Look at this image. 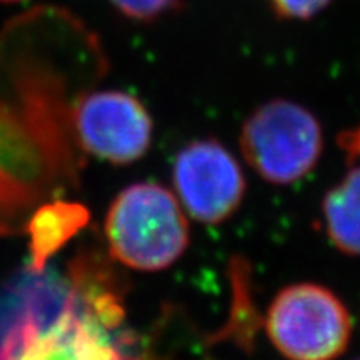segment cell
I'll list each match as a JSON object with an SVG mask.
<instances>
[{"mask_svg": "<svg viewBox=\"0 0 360 360\" xmlns=\"http://www.w3.org/2000/svg\"><path fill=\"white\" fill-rule=\"evenodd\" d=\"M0 312V360H142L132 335L92 314L69 277L30 269Z\"/></svg>", "mask_w": 360, "mask_h": 360, "instance_id": "cell-1", "label": "cell"}, {"mask_svg": "<svg viewBox=\"0 0 360 360\" xmlns=\"http://www.w3.org/2000/svg\"><path fill=\"white\" fill-rule=\"evenodd\" d=\"M103 233L109 257L141 272L169 269L191 242L177 195L155 182L125 187L107 210Z\"/></svg>", "mask_w": 360, "mask_h": 360, "instance_id": "cell-2", "label": "cell"}, {"mask_svg": "<svg viewBox=\"0 0 360 360\" xmlns=\"http://www.w3.org/2000/svg\"><path fill=\"white\" fill-rule=\"evenodd\" d=\"M238 142L259 177L272 186H290L317 165L323 134L317 117L304 105L272 98L247 117Z\"/></svg>", "mask_w": 360, "mask_h": 360, "instance_id": "cell-3", "label": "cell"}, {"mask_svg": "<svg viewBox=\"0 0 360 360\" xmlns=\"http://www.w3.org/2000/svg\"><path fill=\"white\" fill-rule=\"evenodd\" d=\"M269 340L289 360H335L347 349L352 321L327 287L292 283L274 297L265 317Z\"/></svg>", "mask_w": 360, "mask_h": 360, "instance_id": "cell-4", "label": "cell"}, {"mask_svg": "<svg viewBox=\"0 0 360 360\" xmlns=\"http://www.w3.org/2000/svg\"><path fill=\"white\" fill-rule=\"evenodd\" d=\"M72 125L82 152L115 165H127L147 154L154 124L146 105L122 90L82 94Z\"/></svg>", "mask_w": 360, "mask_h": 360, "instance_id": "cell-5", "label": "cell"}, {"mask_svg": "<svg viewBox=\"0 0 360 360\" xmlns=\"http://www.w3.org/2000/svg\"><path fill=\"white\" fill-rule=\"evenodd\" d=\"M174 187L180 205L205 225L231 219L245 195L240 165L217 139H199L175 155Z\"/></svg>", "mask_w": 360, "mask_h": 360, "instance_id": "cell-6", "label": "cell"}, {"mask_svg": "<svg viewBox=\"0 0 360 360\" xmlns=\"http://www.w3.org/2000/svg\"><path fill=\"white\" fill-rule=\"evenodd\" d=\"M90 214L79 202L53 200L44 204L27 222L30 269L44 270L49 259L89 224Z\"/></svg>", "mask_w": 360, "mask_h": 360, "instance_id": "cell-7", "label": "cell"}, {"mask_svg": "<svg viewBox=\"0 0 360 360\" xmlns=\"http://www.w3.org/2000/svg\"><path fill=\"white\" fill-rule=\"evenodd\" d=\"M322 224L337 250L360 257V165H349V172L323 195Z\"/></svg>", "mask_w": 360, "mask_h": 360, "instance_id": "cell-8", "label": "cell"}, {"mask_svg": "<svg viewBox=\"0 0 360 360\" xmlns=\"http://www.w3.org/2000/svg\"><path fill=\"white\" fill-rule=\"evenodd\" d=\"M231 277L233 283V309L229 326L222 334L237 337L240 345H250L252 332L259 326L255 305L250 294V269L244 259H233L231 264Z\"/></svg>", "mask_w": 360, "mask_h": 360, "instance_id": "cell-9", "label": "cell"}, {"mask_svg": "<svg viewBox=\"0 0 360 360\" xmlns=\"http://www.w3.org/2000/svg\"><path fill=\"white\" fill-rule=\"evenodd\" d=\"M130 20L154 22L182 8L184 0H109Z\"/></svg>", "mask_w": 360, "mask_h": 360, "instance_id": "cell-10", "label": "cell"}, {"mask_svg": "<svg viewBox=\"0 0 360 360\" xmlns=\"http://www.w3.org/2000/svg\"><path fill=\"white\" fill-rule=\"evenodd\" d=\"M278 19L307 20L321 13L332 0H267Z\"/></svg>", "mask_w": 360, "mask_h": 360, "instance_id": "cell-11", "label": "cell"}, {"mask_svg": "<svg viewBox=\"0 0 360 360\" xmlns=\"http://www.w3.org/2000/svg\"><path fill=\"white\" fill-rule=\"evenodd\" d=\"M337 143L345 154L347 165H360V124L357 127L340 132Z\"/></svg>", "mask_w": 360, "mask_h": 360, "instance_id": "cell-12", "label": "cell"}, {"mask_svg": "<svg viewBox=\"0 0 360 360\" xmlns=\"http://www.w3.org/2000/svg\"><path fill=\"white\" fill-rule=\"evenodd\" d=\"M0 2H4V4H17V2H22V0H0Z\"/></svg>", "mask_w": 360, "mask_h": 360, "instance_id": "cell-13", "label": "cell"}, {"mask_svg": "<svg viewBox=\"0 0 360 360\" xmlns=\"http://www.w3.org/2000/svg\"><path fill=\"white\" fill-rule=\"evenodd\" d=\"M355 360H360V359H355Z\"/></svg>", "mask_w": 360, "mask_h": 360, "instance_id": "cell-14", "label": "cell"}]
</instances>
